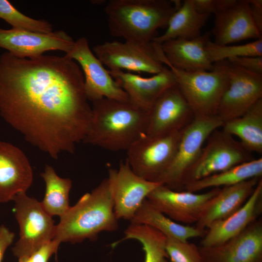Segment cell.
<instances>
[{
	"label": "cell",
	"mask_w": 262,
	"mask_h": 262,
	"mask_svg": "<svg viewBox=\"0 0 262 262\" xmlns=\"http://www.w3.org/2000/svg\"><path fill=\"white\" fill-rule=\"evenodd\" d=\"M210 15L198 12L193 0H185L171 17L164 33L155 37L152 41L161 45L168 40L176 38H196L201 35V30Z\"/></svg>",
	"instance_id": "obj_26"
},
{
	"label": "cell",
	"mask_w": 262,
	"mask_h": 262,
	"mask_svg": "<svg viewBox=\"0 0 262 262\" xmlns=\"http://www.w3.org/2000/svg\"><path fill=\"white\" fill-rule=\"evenodd\" d=\"M182 2L178 0H110L104 7L111 35L125 41L152 42L166 28Z\"/></svg>",
	"instance_id": "obj_4"
},
{
	"label": "cell",
	"mask_w": 262,
	"mask_h": 262,
	"mask_svg": "<svg viewBox=\"0 0 262 262\" xmlns=\"http://www.w3.org/2000/svg\"><path fill=\"white\" fill-rule=\"evenodd\" d=\"M227 75L229 85L216 115L223 122L243 115L262 98V75L247 71L228 60L215 63Z\"/></svg>",
	"instance_id": "obj_11"
},
{
	"label": "cell",
	"mask_w": 262,
	"mask_h": 262,
	"mask_svg": "<svg viewBox=\"0 0 262 262\" xmlns=\"http://www.w3.org/2000/svg\"><path fill=\"white\" fill-rule=\"evenodd\" d=\"M46 184L44 199L41 202L45 211L50 216L64 214L68 210L69 195L72 187L69 178H62L56 173L53 167L46 165L40 174Z\"/></svg>",
	"instance_id": "obj_28"
},
{
	"label": "cell",
	"mask_w": 262,
	"mask_h": 262,
	"mask_svg": "<svg viewBox=\"0 0 262 262\" xmlns=\"http://www.w3.org/2000/svg\"><path fill=\"white\" fill-rule=\"evenodd\" d=\"M177 84L195 116L215 115L221 98L229 85L226 73L215 64L210 71L187 72L167 63Z\"/></svg>",
	"instance_id": "obj_5"
},
{
	"label": "cell",
	"mask_w": 262,
	"mask_h": 262,
	"mask_svg": "<svg viewBox=\"0 0 262 262\" xmlns=\"http://www.w3.org/2000/svg\"><path fill=\"white\" fill-rule=\"evenodd\" d=\"M220 187L202 194L175 191L164 184L147 197L157 210L176 222L189 225L196 224L209 201L219 191Z\"/></svg>",
	"instance_id": "obj_14"
},
{
	"label": "cell",
	"mask_w": 262,
	"mask_h": 262,
	"mask_svg": "<svg viewBox=\"0 0 262 262\" xmlns=\"http://www.w3.org/2000/svg\"><path fill=\"white\" fill-rule=\"evenodd\" d=\"M198 248L202 262H262V219L221 244Z\"/></svg>",
	"instance_id": "obj_17"
},
{
	"label": "cell",
	"mask_w": 262,
	"mask_h": 262,
	"mask_svg": "<svg viewBox=\"0 0 262 262\" xmlns=\"http://www.w3.org/2000/svg\"><path fill=\"white\" fill-rule=\"evenodd\" d=\"M248 2L252 20L262 34V0H248Z\"/></svg>",
	"instance_id": "obj_36"
},
{
	"label": "cell",
	"mask_w": 262,
	"mask_h": 262,
	"mask_svg": "<svg viewBox=\"0 0 262 262\" xmlns=\"http://www.w3.org/2000/svg\"><path fill=\"white\" fill-rule=\"evenodd\" d=\"M180 131L155 136L146 133L140 137L127 150L126 161L132 170L147 180L157 182L174 158Z\"/></svg>",
	"instance_id": "obj_10"
},
{
	"label": "cell",
	"mask_w": 262,
	"mask_h": 262,
	"mask_svg": "<svg viewBox=\"0 0 262 262\" xmlns=\"http://www.w3.org/2000/svg\"><path fill=\"white\" fill-rule=\"evenodd\" d=\"M211 33H206L191 39L176 38L164 42L159 52L160 60L187 72L212 70L213 64L206 49Z\"/></svg>",
	"instance_id": "obj_21"
},
{
	"label": "cell",
	"mask_w": 262,
	"mask_h": 262,
	"mask_svg": "<svg viewBox=\"0 0 262 262\" xmlns=\"http://www.w3.org/2000/svg\"><path fill=\"white\" fill-rule=\"evenodd\" d=\"M65 55L77 62L82 68L85 93L88 100L93 102L107 98L130 101L127 94L92 52L86 37H82L75 41L71 49Z\"/></svg>",
	"instance_id": "obj_12"
},
{
	"label": "cell",
	"mask_w": 262,
	"mask_h": 262,
	"mask_svg": "<svg viewBox=\"0 0 262 262\" xmlns=\"http://www.w3.org/2000/svg\"><path fill=\"white\" fill-rule=\"evenodd\" d=\"M60 217L53 239L60 244L81 243L87 239L94 240L101 232L116 230L118 219L114 211L108 178L91 192L84 194Z\"/></svg>",
	"instance_id": "obj_3"
},
{
	"label": "cell",
	"mask_w": 262,
	"mask_h": 262,
	"mask_svg": "<svg viewBox=\"0 0 262 262\" xmlns=\"http://www.w3.org/2000/svg\"><path fill=\"white\" fill-rule=\"evenodd\" d=\"M227 60L251 72L262 75V56L235 57Z\"/></svg>",
	"instance_id": "obj_34"
},
{
	"label": "cell",
	"mask_w": 262,
	"mask_h": 262,
	"mask_svg": "<svg viewBox=\"0 0 262 262\" xmlns=\"http://www.w3.org/2000/svg\"><path fill=\"white\" fill-rule=\"evenodd\" d=\"M235 0H193L196 11L201 14L215 15L232 4Z\"/></svg>",
	"instance_id": "obj_33"
},
{
	"label": "cell",
	"mask_w": 262,
	"mask_h": 262,
	"mask_svg": "<svg viewBox=\"0 0 262 262\" xmlns=\"http://www.w3.org/2000/svg\"><path fill=\"white\" fill-rule=\"evenodd\" d=\"M92 102L91 121L84 143L112 151H127L146 134L148 111L130 101L102 98Z\"/></svg>",
	"instance_id": "obj_2"
},
{
	"label": "cell",
	"mask_w": 262,
	"mask_h": 262,
	"mask_svg": "<svg viewBox=\"0 0 262 262\" xmlns=\"http://www.w3.org/2000/svg\"><path fill=\"white\" fill-rule=\"evenodd\" d=\"M15 234L4 225L0 226V262H2L4 254L7 247L11 245Z\"/></svg>",
	"instance_id": "obj_37"
},
{
	"label": "cell",
	"mask_w": 262,
	"mask_h": 262,
	"mask_svg": "<svg viewBox=\"0 0 262 262\" xmlns=\"http://www.w3.org/2000/svg\"><path fill=\"white\" fill-rule=\"evenodd\" d=\"M73 38L63 31L42 33L0 28V48L20 58H33L49 50L66 53L73 47Z\"/></svg>",
	"instance_id": "obj_16"
},
{
	"label": "cell",
	"mask_w": 262,
	"mask_h": 262,
	"mask_svg": "<svg viewBox=\"0 0 262 262\" xmlns=\"http://www.w3.org/2000/svg\"><path fill=\"white\" fill-rule=\"evenodd\" d=\"M160 46L153 41L141 43L114 41L97 45L93 50L108 70H127L155 75L162 71L165 66L159 58Z\"/></svg>",
	"instance_id": "obj_9"
},
{
	"label": "cell",
	"mask_w": 262,
	"mask_h": 262,
	"mask_svg": "<svg viewBox=\"0 0 262 262\" xmlns=\"http://www.w3.org/2000/svg\"><path fill=\"white\" fill-rule=\"evenodd\" d=\"M0 18L15 29L42 33H49L53 31L52 25L48 21L33 19L24 15L7 0H0Z\"/></svg>",
	"instance_id": "obj_30"
},
{
	"label": "cell",
	"mask_w": 262,
	"mask_h": 262,
	"mask_svg": "<svg viewBox=\"0 0 262 262\" xmlns=\"http://www.w3.org/2000/svg\"><path fill=\"white\" fill-rule=\"evenodd\" d=\"M131 224L150 227L164 234L166 237L175 238L182 241L203 237L206 229H200L195 226L177 223L154 207L145 199L130 221Z\"/></svg>",
	"instance_id": "obj_24"
},
{
	"label": "cell",
	"mask_w": 262,
	"mask_h": 262,
	"mask_svg": "<svg viewBox=\"0 0 262 262\" xmlns=\"http://www.w3.org/2000/svg\"><path fill=\"white\" fill-rule=\"evenodd\" d=\"M18 262H32L30 257H24L18 258Z\"/></svg>",
	"instance_id": "obj_38"
},
{
	"label": "cell",
	"mask_w": 262,
	"mask_h": 262,
	"mask_svg": "<svg viewBox=\"0 0 262 262\" xmlns=\"http://www.w3.org/2000/svg\"><path fill=\"white\" fill-rule=\"evenodd\" d=\"M83 74L63 56H0V115L25 139L54 159L73 153L90 127L92 107Z\"/></svg>",
	"instance_id": "obj_1"
},
{
	"label": "cell",
	"mask_w": 262,
	"mask_h": 262,
	"mask_svg": "<svg viewBox=\"0 0 262 262\" xmlns=\"http://www.w3.org/2000/svg\"><path fill=\"white\" fill-rule=\"evenodd\" d=\"M136 240L142 245L145 252L144 262H161L168 258L166 252V237L152 229H146L139 232Z\"/></svg>",
	"instance_id": "obj_31"
},
{
	"label": "cell",
	"mask_w": 262,
	"mask_h": 262,
	"mask_svg": "<svg viewBox=\"0 0 262 262\" xmlns=\"http://www.w3.org/2000/svg\"><path fill=\"white\" fill-rule=\"evenodd\" d=\"M14 211L19 224V239L12 250L18 258L30 257L54 236V221L44 209L41 202L19 193L13 198Z\"/></svg>",
	"instance_id": "obj_7"
},
{
	"label": "cell",
	"mask_w": 262,
	"mask_h": 262,
	"mask_svg": "<svg viewBox=\"0 0 262 262\" xmlns=\"http://www.w3.org/2000/svg\"><path fill=\"white\" fill-rule=\"evenodd\" d=\"M165 249L172 262H202L198 246L188 241L166 237Z\"/></svg>",
	"instance_id": "obj_32"
},
{
	"label": "cell",
	"mask_w": 262,
	"mask_h": 262,
	"mask_svg": "<svg viewBox=\"0 0 262 262\" xmlns=\"http://www.w3.org/2000/svg\"><path fill=\"white\" fill-rule=\"evenodd\" d=\"M212 33L213 42L219 45L262 38L251 17L248 0H235L216 14Z\"/></svg>",
	"instance_id": "obj_20"
},
{
	"label": "cell",
	"mask_w": 262,
	"mask_h": 262,
	"mask_svg": "<svg viewBox=\"0 0 262 262\" xmlns=\"http://www.w3.org/2000/svg\"><path fill=\"white\" fill-rule=\"evenodd\" d=\"M261 178H253L220 188L206 205L195 227L206 230L213 222L234 213L247 201Z\"/></svg>",
	"instance_id": "obj_23"
},
{
	"label": "cell",
	"mask_w": 262,
	"mask_h": 262,
	"mask_svg": "<svg viewBox=\"0 0 262 262\" xmlns=\"http://www.w3.org/2000/svg\"><path fill=\"white\" fill-rule=\"evenodd\" d=\"M194 117L177 84L164 92L148 111L146 134L160 136L179 131Z\"/></svg>",
	"instance_id": "obj_15"
},
{
	"label": "cell",
	"mask_w": 262,
	"mask_h": 262,
	"mask_svg": "<svg viewBox=\"0 0 262 262\" xmlns=\"http://www.w3.org/2000/svg\"><path fill=\"white\" fill-rule=\"evenodd\" d=\"M110 180L118 219L130 221L144 200L154 189L163 183L147 180L136 174L128 162H121L118 169L110 168Z\"/></svg>",
	"instance_id": "obj_13"
},
{
	"label": "cell",
	"mask_w": 262,
	"mask_h": 262,
	"mask_svg": "<svg viewBox=\"0 0 262 262\" xmlns=\"http://www.w3.org/2000/svg\"><path fill=\"white\" fill-rule=\"evenodd\" d=\"M33 181V169L24 153L0 141V202L13 200L17 194L26 193Z\"/></svg>",
	"instance_id": "obj_18"
},
{
	"label": "cell",
	"mask_w": 262,
	"mask_h": 262,
	"mask_svg": "<svg viewBox=\"0 0 262 262\" xmlns=\"http://www.w3.org/2000/svg\"><path fill=\"white\" fill-rule=\"evenodd\" d=\"M108 71L127 94L130 101L146 111L164 92L177 84L174 74L165 65L160 73L148 78L122 70Z\"/></svg>",
	"instance_id": "obj_19"
},
{
	"label": "cell",
	"mask_w": 262,
	"mask_h": 262,
	"mask_svg": "<svg viewBox=\"0 0 262 262\" xmlns=\"http://www.w3.org/2000/svg\"><path fill=\"white\" fill-rule=\"evenodd\" d=\"M206 49L213 64L235 57L262 56V38L240 45H219L210 40L207 43Z\"/></svg>",
	"instance_id": "obj_29"
},
{
	"label": "cell",
	"mask_w": 262,
	"mask_h": 262,
	"mask_svg": "<svg viewBox=\"0 0 262 262\" xmlns=\"http://www.w3.org/2000/svg\"><path fill=\"white\" fill-rule=\"evenodd\" d=\"M224 122L217 116H195L181 131L177 149L171 163L158 178L160 182L175 191H182V181L195 163L208 137Z\"/></svg>",
	"instance_id": "obj_6"
},
{
	"label": "cell",
	"mask_w": 262,
	"mask_h": 262,
	"mask_svg": "<svg viewBox=\"0 0 262 262\" xmlns=\"http://www.w3.org/2000/svg\"><path fill=\"white\" fill-rule=\"evenodd\" d=\"M60 244L52 239L44 245L30 256L32 262H48L52 254L56 255Z\"/></svg>",
	"instance_id": "obj_35"
},
{
	"label": "cell",
	"mask_w": 262,
	"mask_h": 262,
	"mask_svg": "<svg viewBox=\"0 0 262 262\" xmlns=\"http://www.w3.org/2000/svg\"><path fill=\"white\" fill-rule=\"evenodd\" d=\"M161 262H169L166 258L164 259Z\"/></svg>",
	"instance_id": "obj_39"
},
{
	"label": "cell",
	"mask_w": 262,
	"mask_h": 262,
	"mask_svg": "<svg viewBox=\"0 0 262 262\" xmlns=\"http://www.w3.org/2000/svg\"><path fill=\"white\" fill-rule=\"evenodd\" d=\"M254 159L232 135L216 129L209 135L198 158L185 174L182 181L185 184L213 174L224 171Z\"/></svg>",
	"instance_id": "obj_8"
},
{
	"label": "cell",
	"mask_w": 262,
	"mask_h": 262,
	"mask_svg": "<svg viewBox=\"0 0 262 262\" xmlns=\"http://www.w3.org/2000/svg\"><path fill=\"white\" fill-rule=\"evenodd\" d=\"M222 130L235 135L248 151L262 154V98L241 116L224 122Z\"/></svg>",
	"instance_id": "obj_25"
},
{
	"label": "cell",
	"mask_w": 262,
	"mask_h": 262,
	"mask_svg": "<svg viewBox=\"0 0 262 262\" xmlns=\"http://www.w3.org/2000/svg\"><path fill=\"white\" fill-rule=\"evenodd\" d=\"M262 213V178L245 203L236 212L223 220L212 223L200 242V246L221 244L242 232Z\"/></svg>",
	"instance_id": "obj_22"
},
{
	"label": "cell",
	"mask_w": 262,
	"mask_h": 262,
	"mask_svg": "<svg viewBox=\"0 0 262 262\" xmlns=\"http://www.w3.org/2000/svg\"><path fill=\"white\" fill-rule=\"evenodd\" d=\"M262 176V158L261 157L188 183L184 186L183 190L196 193L209 188L235 185L253 178H261Z\"/></svg>",
	"instance_id": "obj_27"
}]
</instances>
